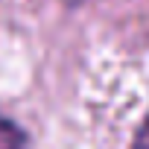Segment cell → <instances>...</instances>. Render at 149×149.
Returning a JSON list of instances; mask_svg holds the SVG:
<instances>
[{"instance_id": "cell-1", "label": "cell", "mask_w": 149, "mask_h": 149, "mask_svg": "<svg viewBox=\"0 0 149 149\" xmlns=\"http://www.w3.org/2000/svg\"><path fill=\"white\" fill-rule=\"evenodd\" d=\"M0 149H29V134L24 126L0 114Z\"/></svg>"}, {"instance_id": "cell-3", "label": "cell", "mask_w": 149, "mask_h": 149, "mask_svg": "<svg viewBox=\"0 0 149 149\" xmlns=\"http://www.w3.org/2000/svg\"><path fill=\"white\" fill-rule=\"evenodd\" d=\"M64 3H67V6H70V9H76V6H79V3H82V0H64Z\"/></svg>"}, {"instance_id": "cell-2", "label": "cell", "mask_w": 149, "mask_h": 149, "mask_svg": "<svg viewBox=\"0 0 149 149\" xmlns=\"http://www.w3.org/2000/svg\"><path fill=\"white\" fill-rule=\"evenodd\" d=\"M129 149H149V111L143 114L140 126L134 129V134H132V146H129Z\"/></svg>"}]
</instances>
